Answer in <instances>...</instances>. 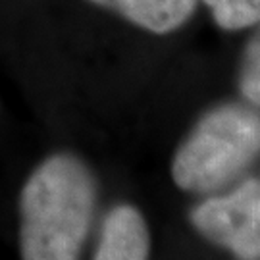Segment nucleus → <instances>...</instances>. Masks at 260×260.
<instances>
[{"label": "nucleus", "instance_id": "39448f33", "mask_svg": "<svg viewBox=\"0 0 260 260\" xmlns=\"http://www.w3.org/2000/svg\"><path fill=\"white\" fill-rule=\"evenodd\" d=\"M120 14L123 19L156 35H166L179 29L193 16L197 0H91Z\"/></svg>", "mask_w": 260, "mask_h": 260}, {"label": "nucleus", "instance_id": "f03ea898", "mask_svg": "<svg viewBox=\"0 0 260 260\" xmlns=\"http://www.w3.org/2000/svg\"><path fill=\"white\" fill-rule=\"evenodd\" d=\"M260 152V114L225 104L205 114L172 160V179L183 191L206 193L228 183Z\"/></svg>", "mask_w": 260, "mask_h": 260}, {"label": "nucleus", "instance_id": "f257e3e1", "mask_svg": "<svg viewBox=\"0 0 260 260\" xmlns=\"http://www.w3.org/2000/svg\"><path fill=\"white\" fill-rule=\"evenodd\" d=\"M96 183L81 158L58 152L27 177L19 197L23 260H77L91 228Z\"/></svg>", "mask_w": 260, "mask_h": 260}, {"label": "nucleus", "instance_id": "423d86ee", "mask_svg": "<svg viewBox=\"0 0 260 260\" xmlns=\"http://www.w3.org/2000/svg\"><path fill=\"white\" fill-rule=\"evenodd\" d=\"M214 21L222 29L237 31L260 23V0H205Z\"/></svg>", "mask_w": 260, "mask_h": 260}, {"label": "nucleus", "instance_id": "20e7f679", "mask_svg": "<svg viewBox=\"0 0 260 260\" xmlns=\"http://www.w3.org/2000/svg\"><path fill=\"white\" fill-rule=\"evenodd\" d=\"M150 235L143 214L129 205L116 206L104 220L94 260H149Z\"/></svg>", "mask_w": 260, "mask_h": 260}, {"label": "nucleus", "instance_id": "7ed1b4c3", "mask_svg": "<svg viewBox=\"0 0 260 260\" xmlns=\"http://www.w3.org/2000/svg\"><path fill=\"white\" fill-rule=\"evenodd\" d=\"M206 239L241 260L260 258V179L245 181L233 193L208 199L191 214Z\"/></svg>", "mask_w": 260, "mask_h": 260}, {"label": "nucleus", "instance_id": "0eeeda50", "mask_svg": "<svg viewBox=\"0 0 260 260\" xmlns=\"http://www.w3.org/2000/svg\"><path fill=\"white\" fill-rule=\"evenodd\" d=\"M239 87L249 103L260 106V27L249 41L243 56Z\"/></svg>", "mask_w": 260, "mask_h": 260}]
</instances>
